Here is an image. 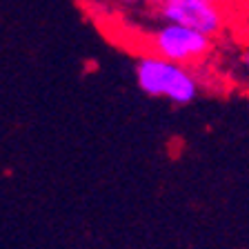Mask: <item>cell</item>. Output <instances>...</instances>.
I'll list each match as a JSON object with an SVG mask.
<instances>
[{
  "label": "cell",
  "mask_w": 249,
  "mask_h": 249,
  "mask_svg": "<svg viewBox=\"0 0 249 249\" xmlns=\"http://www.w3.org/2000/svg\"><path fill=\"white\" fill-rule=\"evenodd\" d=\"M134 76L142 93L151 98H167L174 105L194 103L200 91L198 78L187 65L156 53H145L136 60Z\"/></svg>",
  "instance_id": "cell-1"
},
{
  "label": "cell",
  "mask_w": 249,
  "mask_h": 249,
  "mask_svg": "<svg viewBox=\"0 0 249 249\" xmlns=\"http://www.w3.org/2000/svg\"><path fill=\"white\" fill-rule=\"evenodd\" d=\"M154 14L160 22L196 29L205 36L220 34L225 25V7L220 0H151Z\"/></svg>",
  "instance_id": "cell-2"
},
{
  "label": "cell",
  "mask_w": 249,
  "mask_h": 249,
  "mask_svg": "<svg viewBox=\"0 0 249 249\" xmlns=\"http://www.w3.org/2000/svg\"><path fill=\"white\" fill-rule=\"evenodd\" d=\"M149 40L151 52L167 60L192 65L198 62L212 52V36H205L196 29L176 25V22H162L151 31Z\"/></svg>",
  "instance_id": "cell-3"
},
{
  "label": "cell",
  "mask_w": 249,
  "mask_h": 249,
  "mask_svg": "<svg viewBox=\"0 0 249 249\" xmlns=\"http://www.w3.org/2000/svg\"><path fill=\"white\" fill-rule=\"evenodd\" d=\"M107 2H116V5H120V7H127V9H131V7L145 5V2H149V0H107Z\"/></svg>",
  "instance_id": "cell-4"
}]
</instances>
